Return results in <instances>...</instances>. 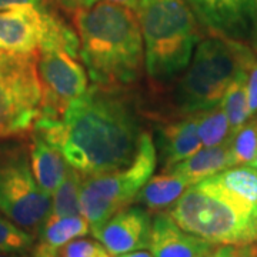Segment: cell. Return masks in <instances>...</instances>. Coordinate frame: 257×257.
Returning a JSON list of instances; mask_svg holds the SVG:
<instances>
[{"instance_id":"obj_1","label":"cell","mask_w":257,"mask_h":257,"mask_svg":"<svg viewBox=\"0 0 257 257\" xmlns=\"http://www.w3.org/2000/svg\"><path fill=\"white\" fill-rule=\"evenodd\" d=\"M32 132L57 147L67 165L84 177L130 165L145 133L124 90L96 84L69 104L62 119L40 116Z\"/></svg>"},{"instance_id":"obj_2","label":"cell","mask_w":257,"mask_h":257,"mask_svg":"<svg viewBox=\"0 0 257 257\" xmlns=\"http://www.w3.org/2000/svg\"><path fill=\"white\" fill-rule=\"evenodd\" d=\"M80 59L93 84L124 90L143 74L145 40L136 10L110 2L82 6L70 16Z\"/></svg>"},{"instance_id":"obj_3","label":"cell","mask_w":257,"mask_h":257,"mask_svg":"<svg viewBox=\"0 0 257 257\" xmlns=\"http://www.w3.org/2000/svg\"><path fill=\"white\" fill-rule=\"evenodd\" d=\"M253 52L246 42L214 35L202 39L173 87L176 116H190L220 106L230 84L247 77L246 63Z\"/></svg>"},{"instance_id":"obj_4","label":"cell","mask_w":257,"mask_h":257,"mask_svg":"<svg viewBox=\"0 0 257 257\" xmlns=\"http://www.w3.org/2000/svg\"><path fill=\"white\" fill-rule=\"evenodd\" d=\"M145 66L155 83L172 82L187 69L197 46V19L187 0H138Z\"/></svg>"},{"instance_id":"obj_5","label":"cell","mask_w":257,"mask_h":257,"mask_svg":"<svg viewBox=\"0 0 257 257\" xmlns=\"http://www.w3.org/2000/svg\"><path fill=\"white\" fill-rule=\"evenodd\" d=\"M170 216L183 230L217 246L257 240V207L223 190L209 177L190 186Z\"/></svg>"},{"instance_id":"obj_6","label":"cell","mask_w":257,"mask_h":257,"mask_svg":"<svg viewBox=\"0 0 257 257\" xmlns=\"http://www.w3.org/2000/svg\"><path fill=\"white\" fill-rule=\"evenodd\" d=\"M157 152L150 133L140 139L138 155L126 167L110 173L83 176L80 213L94 231L119 211L136 202L142 187L156 170Z\"/></svg>"},{"instance_id":"obj_7","label":"cell","mask_w":257,"mask_h":257,"mask_svg":"<svg viewBox=\"0 0 257 257\" xmlns=\"http://www.w3.org/2000/svg\"><path fill=\"white\" fill-rule=\"evenodd\" d=\"M52 210V196L37 184L28 138L0 140V214L37 234Z\"/></svg>"},{"instance_id":"obj_8","label":"cell","mask_w":257,"mask_h":257,"mask_svg":"<svg viewBox=\"0 0 257 257\" xmlns=\"http://www.w3.org/2000/svg\"><path fill=\"white\" fill-rule=\"evenodd\" d=\"M40 113L36 55L0 50V140L28 138Z\"/></svg>"},{"instance_id":"obj_9","label":"cell","mask_w":257,"mask_h":257,"mask_svg":"<svg viewBox=\"0 0 257 257\" xmlns=\"http://www.w3.org/2000/svg\"><path fill=\"white\" fill-rule=\"evenodd\" d=\"M36 64L42 84L40 116L62 119L69 104L89 89L80 52L62 45L40 47L36 53Z\"/></svg>"},{"instance_id":"obj_10","label":"cell","mask_w":257,"mask_h":257,"mask_svg":"<svg viewBox=\"0 0 257 257\" xmlns=\"http://www.w3.org/2000/svg\"><path fill=\"white\" fill-rule=\"evenodd\" d=\"M57 12L50 2L43 8L23 6L0 12V50L36 55Z\"/></svg>"},{"instance_id":"obj_11","label":"cell","mask_w":257,"mask_h":257,"mask_svg":"<svg viewBox=\"0 0 257 257\" xmlns=\"http://www.w3.org/2000/svg\"><path fill=\"white\" fill-rule=\"evenodd\" d=\"M202 28L209 35L233 40H253L256 0H187Z\"/></svg>"},{"instance_id":"obj_12","label":"cell","mask_w":257,"mask_h":257,"mask_svg":"<svg viewBox=\"0 0 257 257\" xmlns=\"http://www.w3.org/2000/svg\"><path fill=\"white\" fill-rule=\"evenodd\" d=\"M152 221L143 207L128 206L92 233L111 256H120L150 246Z\"/></svg>"},{"instance_id":"obj_13","label":"cell","mask_w":257,"mask_h":257,"mask_svg":"<svg viewBox=\"0 0 257 257\" xmlns=\"http://www.w3.org/2000/svg\"><path fill=\"white\" fill-rule=\"evenodd\" d=\"M217 247L182 229L170 214L160 213L152 221L149 248L153 257H209Z\"/></svg>"},{"instance_id":"obj_14","label":"cell","mask_w":257,"mask_h":257,"mask_svg":"<svg viewBox=\"0 0 257 257\" xmlns=\"http://www.w3.org/2000/svg\"><path fill=\"white\" fill-rule=\"evenodd\" d=\"M197 124L199 117L196 113L179 117L160 128L159 146L163 170L183 162L200 150L202 142L197 133Z\"/></svg>"},{"instance_id":"obj_15","label":"cell","mask_w":257,"mask_h":257,"mask_svg":"<svg viewBox=\"0 0 257 257\" xmlns=\"http://www.w3.org/2000/svg\"><path fill=\"white\" fill-rule=\"evenodd\" d=\"M30 163L39 187L52 196L67 175L69 166L62 152L35 132L29 135Z\"/></svg>"},{"instance_id":"obj_16","label":"cell","mask_w":257,"mask_h":257,"mask_svg":"<svg viewBox=\"0 0 257 257\" xmlns=\"http://www.w3.org/2000/svg\"><path fill=\"white\" fill-rule=\"evenodd\" d=\"M229 167H233V159L230 152V142H227L219 146L200 149L193 156L166 170L182 176L193 186Z\"/></svg>"},{"instance_id":"obj_17","label":"cell","mask_w":257,"mask_h":257,"mask_svg":"<svg viewBox=\"0 0 257 257\" xmlns=\"http://www.w3.org/2000/svg\"><path fill=\"white\" fill-rule=\"evenodd\" d=\"M89 231L90 224L82 214L69 217H47L37 233L39 243L35 247L33 257H49L69 241L87 236Z\"/></svg>"},{"instance_id":"obj_18","label":"cell","mask_w":257,"mask_h":257,"mask_svg":"<svg viewBox=\"0 0 257 257\" xmlns=\"http://www.w3.org/2000/svg\"><path fill=\"white\" fill-rule=\"evenodd\" d=\"M184 177L169 170H162V175L152 176L142 190L139 192L136 202L150 211H162L175 206V203L190 187Z\"/></svg>"},{"instance_id":"obj_19","label":"cell","mask_w":257,"mask_h":257,"mask_svg":"<svg viewBox=\"0 0 257 257\" xmlns=\"http://www.w3.org/2000/svg\"><path fill=\"white\" fill-rule=\"evenodd\" d=\"M209 179L223 190L257 207V169L254 167H229Z\"/></svg>"},{"instance_id":"obj_20","label":"cell","mask_w":257,"mask_h":257,"mask_svg":"<svg viewBox=\"0 0 257 257\" xmlns=\"http://www.w3.org/2000/svg\"><path fill=\"white\" fill-rule=\"evenodd\" d=\"M83 176L69 166L62 184L52 194V210L49 217H69L80 213V189Z\"/></svg>"},{"instance_id":"obj_21","label":"cell","mask_w":257,"mask_h":257,"mask_svg":"<svg viewBox=\"0 0 257 257\" xmlns=\"http://www.w3.org/2000/svg\"><path fill=\"white\" fill-rule=\"evenodd\" d=\"M246 79L247 77H243L231 83L220 101V107L226 113L227 120H229L231 136L239 128L243 127L251 117L250 110H248Z\"/></svg>"},{"instance_id":"obj_22","label":"cell","mask_w":257,"mask_h":257,"mask_svg":"<svg viewBox=\"0 0 257 257\" xmlns=\"http://www.w3.org/2000/svg\"><path fill=\"white\" fill-rule=\"evenodd\" d=\"M199 124L197 133L202 142V146L213 147L227 143L231 139L230 124L226 113L220 106L213 107L210 110L197 113Z\"/></svg>"},{"instance_id":"obj_23","label":"cell","mask_w":257,"mask_h":257,"mask_svg":"<svg viewBox=\"0 0 257 257\" xmlns=\"http://www.w3.org/2000/svg\"><path fill=\"white\" fill-rule=\"evenodd\" d=\"M233 166H251L257 155V120H248L230 139Z\"/></svg>"},{"instance_id":"obj_24","label":"cell","mask_w":257,"mask_h":257,"mask_svg":"<svg viewBox=\"0 0 257 257\" xmlns=\"http://www.w3.org/2000/svg\"><path fill=\"white\" fill-rule=\"evenodd\" d=\"M33 244V234L0 214V253H28Z\"/></svg>"},{"instance_id":"obj_25","label":"cell","mask_w":257,"mask_h":257,"mask_svg":"<svg viewBox=\"0 0 257 257\" xmlns=\"http://www.w3.org/2000/svg\"><path fill=\"white\" fill-rule=\"evenodd\" d=\"M101 247L100 243L87 239H74L56 250L49 257H94ZM33 257V256H32Z\"/></svg>"},{"instance_id":"obj_26","label":"cell","mask_w":257,"mask_h":257,"mask_svg":"<svg viewBox=\"0 0 257 257\" xmlns=\"http://www.w3.org/2000/svg\"><path fill=\"white\" fill-rule=\"evenodd\" d=\"M246 90H247V101L250 116L257 114V53L253 52L246 63Z\"/></svg>"},{"instance_id":"obj_27","label":"cell","mask_w":257,"mask_h":257,"mask_svg":"<svg viewBox=\"0 0 257 257\" xmlns=\"http://www.w3.org/2000/svg\"><path fill=\"white\" fill-rule=\"evenodd\" d=\"M257 254V246L250 244H226L219 246L209 257H254Z\"/></svg>"},{"instance_id":"obj_28","label":"cell","mask_w":257,"mask_h":257,"mask_svg":"<svg viewBox=\"0 0 257 257\" xmlns=\"http://www.w3.org/2000/svg\"><path fill=\"white\" fill-rule=\"evenodd\" d=\"M47 3H49V0H0V12L23 8V6L43 8Z\"/></svg>"},{"instance_id":"obj_29","label":"cell","mask_w":257,"mask_h":257,"mask_svg":"<svg viewBox=\"0 0 257 257\" xmlns=\"http://www.w3.org/2000/svg\"><path fill=\"white\" fill-rule=\"evenodd\" d=\"M56 9L63 12L64 15L72 16L77 9L83 6V0H49Z\"/></svg>"},{"instance_id":"obj_30","label":"cell","mask_w":257,"mask_h":257,"mask_svg":"<svg viewBox=\"0 0 257 257\" xmlns=\"http://www.w3.org/2000/svg\"><path fill=\"white\" fill-rule=\"evenodd\" d=\"M99 2H110V3H116V5H121V6H127L130 9H138V0H83V6H93L94 3Z\"/></svg>"},{"instance_id":"obj_31","label":"cell","mask_w":257,"mask_h":257,"mask_svg":"<svg viewBox=\"0 0 257 257\" xmlns=\"http://www.w3.org/2000/svg\"><path fill=\"white\" fill-rule=\"evenodd\" d=\"M116 257H153L152 253H149L146 250H138V251H130V253H124Z\"/></svg>"},{"instance_id":"obj_32","label":"cell","mask_w":257,"mask_h":257,"mask_svg":"<svg viewBox=\"0 0 257 257\" xmlns=\"http://www.w3.org/2000/svg\"><path fill=\"white\" fill-rule=\"evenodd\" d=\"M94 257H111V254L107 251V250H106V248L101 246V247L99 248V251L94 254Z\"/></svg>"},{"instance_id":"obj_33","label":"cell","mask_w":257,"mask_h":257,"mask_svg":"<svg viewBox=\"0 0 257 257\" xmlns=\"http://www.w3.org/2000/svg\"><path fill=\"white\" fill-rule=\"evenodd\" d=\"M0 257H28L26 253H0Z\"/></svg>"},{"instance_id":"obj_34","label":"cell","mask_w":257,"mask_h":257,"mask_svg":"<svg viewBox=\"0 0 257 257\" xmlns=\"http://www.w3.org/2000/svg\"><path fill=\"white\" fill-rule=\"evenodd\" d=\"M253 45H254V52L257 53V0H256V29H254V36H253Z\"/></svg>"},{"instance_id":"obj_35","label":"cell","mask_w":257,"mask_h":257,"mask_svg":"<svg viewBox=\"0 0 257 257\" xmlns=\"http://www.w3.org/2000/svg\"><path fill=\"white\" fill-rule=\"evenodd\" d=\"M251 167L257 169V155H256V157H254V160H253V163H251Z\"/></svg>"},{"instance_id":"obj_36","label":"cell","mask_w":257,"mask_h":257,"mask_svg":"<svg viewBox=\"0 0 257 257\" xmlns=\"http://www.w3.org/2000/svg\"><path fill=\"white\" fill-rule=\"evenodd\" d=\"M254 257H257V254H256V256H254Z\"/></svg>"}]
</instances>
